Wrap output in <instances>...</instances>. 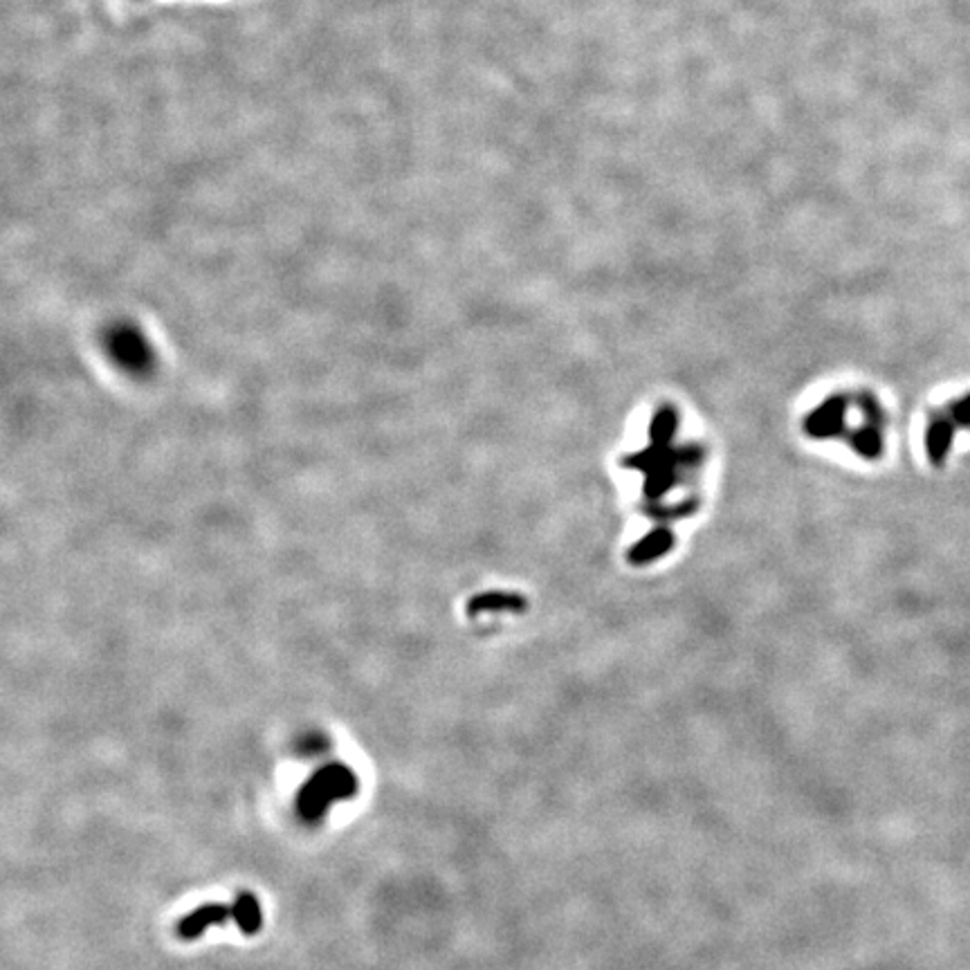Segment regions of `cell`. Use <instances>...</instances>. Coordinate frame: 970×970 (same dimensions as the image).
<instances>
[{
	"label": "cell",
	"instance_id": "1",
	"mask_svg": "<svg viewBox=\"0 0 970 970\" xmlns=\"http://www.w3.org/2000/svg\"><path fill=\"white\" fill-rule=\"evenodd\" d=\"M358 789L351 768L331 764L317 771L299 793V811L308 820H317L335 800H344Z\"/></svg>",
	"mask_w": 970,
	"mask_h": 970
},
{
	"label": "cell",
	"instance_id": "2",
	"mask_svg": "<svg viewBox=\"0 0 970 970\" xmlns=\"http://www.w3.org/2000/svg\"><path fill=\"white\" fill-rule=\"evenodd\" d=\"M227 917H232V908L227 910L225 905H216V903L203 905V908L189 912L187 917L178 923V935H182L185 939L200 937L207 926L225 923Z\"/></svg>",
	"mask_w": 970,
	"mask_h": 970
},
{
	"label": "cell",
	"instance_id": "3",
	"mask_svg": "<svg viewBox=\"0 0 970 970\" xmlns=\"http://www.w3.org/2000/svg\"><path fill=\"white\" fill-rule=\"evenodd\" d=\"M232 917L245 935H254L261 928V905L252 894H239L232 903Z\"/></svg>",
	"mask_w": 970,
	"mask_h": 970
},
{
	"label": "cell",
	"instance_id": "4",
	"mask_svg": "<svg viewBox=\"0 0 970 970\" xmlns=\"http://www.w3.org/2000/svg\"><path fill=\"white\" fill-rule=\"evenodd\" d=\"M953 436H955V427H953V423H950V420H937L935 425H930L926 443H928V454H930L932 461H935V463L944 461V456L948 454V447H950V441H953Z\"/></svg>",
	"mask_w": 970,
	"mask_h": 970
},
{
	"label": "cell",
	"instance_id": "5",
	"mask_svg": "<svg viewBox=\"0 0 970 970\" xmlns=\"http://www.w3.org/2000/svg\"><path fill=\"white\" fill-rule=\"evenodd\" d=\"M950 418H953V423L957 425H970V396L962 398L950 407Z\"/></svg>",
	"mask_w": 970,
	"mask_h": 970
}]
</instances>
